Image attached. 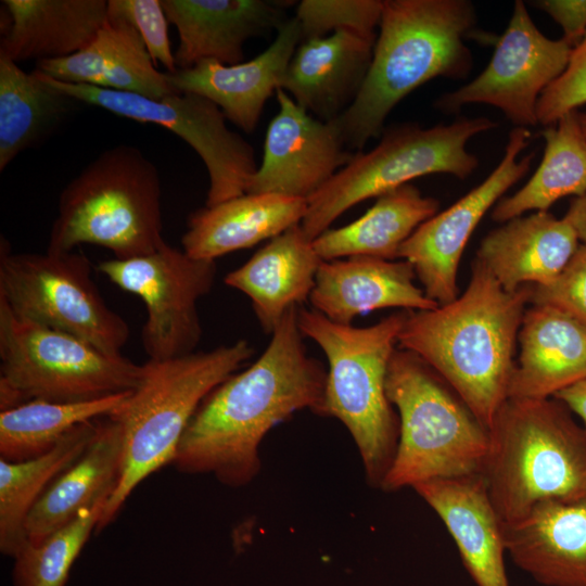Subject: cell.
Segmentation results:
<instances>
[{
    "label": "cell",
    "instance_id": "6da1fadb",
    "mask_svg": "<svg viewBox=\"0 0 586 586\" xmlns=\"http://www.w3.org/2000/svg\"><path fill=\"white\" fill-rule=\"evenodd\" d=\"M298 307L285 313L252 365L201 402L177 446L173 464L179 472L209 474L225 486L244 487L260 472L259 449L270 430L297 411L318 413L327 369L307 354Z\"/></svg>",
    "mask_w": 586,
    "mask_h": 586
},
{
    "label": "cell",
    "instance_id": "7a4b0ae2",
    "mask_svg": "<svg viewBox=\"0 0 586 586\" xmlns=\"http://www.w3.org/2000/svg\"><path fill=\"white\" fill-rule=\"evenodd\" d=\"M531 294L508 292L476 258L464 292L428 310H408L397 347L424 360L489 430L509 397L514 352Z\"/></svg>",
    "mask_w": 586,
    "mask_h": 586
},
{
    "label": "cell",
    "instance_id": "3957f363",
    "mask_svg": "<svg viewBox=\"0 0 586 586\" xmlns=\"http://www.w3.org/2000/svg\"><path fill=\"white\" fill-rule=\"evenodd\" d=\"M475 23L468 0H383L366 79L352 105L333 120L345 146L358 152L382 135L394 106L429 80L466 78L472 54L464 37Z\"/></svg>",
    "mask_w": 586,
    "mask_h": 586
},
{
    "label": "cell",
    "instance_id": "277c9868",
    "mask_svg": "<svg viewBox=\"0 0 586 586\" xmlns=\"http://www.w3.org/2000/svg\"><path fill=\"white\" fill-rule=\"evenodd\" d=\"M408 310L367 327L340 324L304 306L297 324L328 360L318 416L337 419L351 434L368 484L381 488L395 457L399 420L386 395V373Z\"/></svg>",
    "mask_w": 586,
    "mask_h": 586
},
{
    "label": "cell",
    "instance_id": "5b68a950",
    "mask_svg": "<svg viewBox=\"0 0 586 586\" xmlns=\"http://www.w3.org/2000/svg\"><path fill=\"white\" fill-rule=\"evenodd\" d=\"M482 475L502 524L542 501L586 496V431L553 397L508 398L489 428Z\"/></svg>",
    "mask_w": 586,
    "mask_h": 586
},
{
    "label": "cell",
    "instance_id": "8992f818",
    "mask_svg": "<svg viewBox=\"0 0 586 586\" xmlns=\"http://www.w3.org/2000/svg\"><path fill=\"white\" fill-rule=\"evenodd\" d=\"M246 340L206 352L142 365L138 385L112 416L123 429L124 464L105 504L95 534L110 525L135 488L173 463L178 443L196 408L219 383L253 355Z\"/></svg>",
    "mask_w": 586,
    "mask_h": 586
},
{
    "label": "cell",
    "instance_id": "52a82bcc",
    "mask_svg": "<svg viewBox=\"0 0 586 586\" xmlns=\"http://www.w3.org/2000/svg\"><path fill=\"white\" fill-rule=\"evenodd\" d=\"M103 246L116 259L160 249L162 187L156 166L138 148L118 144L91 161L62 190L47 252Z\"/></svg>",
    "mask_w": 586,
    "mask_h": 586
},
{
    "label": "cell",
    "instance_id": "ba28073f",
    "mask_svg": "<svg viewBox=\"0 0 586 586\" xmlns=\"http://www.w3.org/2000/svg\"><path fill=\"white\" fill-rule=\"evenodd\" d=\"M385 387L398 411L399 437L381 489L482 473L489 430L424 360L397 347Z\"/></svg>",
    "mask_w": 586,
    "mask_h": 586
},
{
    "label": "cell",
    "instance_id": "9c48e42d",
    "mask_svg": "<svg viewBox=\"0 0 586 586\" xmlns=\"http://www.w3.org/2000/svg\"><path fill=\"white\" fill-rule=\"evenodd\" d=\"M497 126L492 119L460 117L451 124L423 128L417 124L391 127L370 151H358L320 190L307 199L301 221L314 241L351 207L431 174L469 177L479 166L466 145L474 136Z\"/></svg>",
    "mask_w": 586,
    "mask_h": 586
},
{
    "label": "cell",
    "instance_id": "30bf717a",
    "mask_svg": "<svg viewBox=\"0 0 586 586\" xmlns=\"http://www.w3.org/2000/svg\"><path fill=\"white\" fill-rule=\"evenodd\" d=\"M142 365L17 317L0 298V410L33 399L93 400L131 392Z\"/></svg>",
    "mask_w": 586,
    "mask_h": 586
},
{
    "label": "cell",
    "instance_id": "8fae6325",
    "mask_svg": "<svg viewBox=\"0 0 586 586\" xmlns=\"http://www.w3.org/2000/svg\"><path fill=\"white\" fill-rule=\"evenodd\" d=\"M81 253H12L0 246V298L20 318L122 355L128 323L104 302Z\"/></svg>",
    "mask_w": 586,
    "mask_h": 586
},
{
    "label": "cell",
    "instance_id": "7c38bea8",
    "mask_svg": "<svg viewBox=\"0 0 586 586\" xmlns=\"http://www.w3.org/2000/svg\"><path fill=\"white\" fill-rule=\"evenodd\" d=\"M41 74L52 86L81 103L125 118L160 125L184 140L208 171L205 206L245 194L249 181L258 168L254 149L227 127L224 112L211 100L178 92L155 100L130 92L64 82Z\"/></svg>",
    "mask_w": 586,
    "mask_h": 586
},
{
    "label": "cell",
    "instance_id": "4fadbf2b",
    "mask_svg": "<svg viewBox=\"0 0 586 586\" xmlns=\"http://www.w3.org/2000/svg\"><path fill=\"white\" fill-rule=\"evenodd\" d=\"M97 269L144 303L141 341L149 359L167 360L195 352L202 336L198 302L215 284L216 260L194 258L165 242L150 254L112 258Z\"/></svg>",
    "mask_w": 586,
    "mask_h": 586
},
{
    "label": "cell",
    "instance_id": "5bb4252c",
    "mask_svg": "<svg viewBox=\"0 0 586 586\" xmlns=\"http://www.w3.org/2000/svg\"><path fill=\"white\" fill-rule=\"evenodd\" d=\"M572 50L563 38L546 37L525 3L517 0L485 69L467 85L443 94L434 105L450 114L467 104H488L499 109L515 127L536 126L538 99L564 72Z\"/></svg>",
    "mask_w": 586,
    "mask_h": 586
},
{
    "label": "cell",
    "instance_id": "9a60e30c",
    "mask_svg": "<svg viewBox=\"0 0 586 586\" xmlns=\"http://www.w3.org/2000/svg\"><path fill=\"white\" fill-rule=\"evenodd\" d=\"M530 137L527 128L514 127L497 167L456 203L421 224L400 246L398 258L412 266L425 295L438 306L458 297L459 263L483 216L530 170L535 153L518 158Z\"/></svg>",
    "mask_w": 586,
    "mask_h": 586
},
{
    "label": "cell",
    "instance_id": "2e32d148",
    "mask_svg": "<svg viewBox=\"0 0 586 586\" xmlns=\"http://www.w3.org/2000/svg\"><path fill=\"white\" fill-rule=\"evenodd\" d=\"M279 112L271 119L260 165L245 193H276L307 200L353 157L336 124L320 120L284 90H276Z\"/></svg>",
    "mask_w": 586,
    "mask_h": 586
},
{
    "label": "cell",
    "instance_id": "e0dca14e",
    "mask_svg": "<svg viewBox=\"0 0 586 586\" xmlns=\"http://www.w3.org/2000/svg\"><path fill=\"white\" fill-rule=\"evenodd\" d=\"M301 42L302 31L294 16L279 27L265 51L247 62L225 65L206 60L190 68L164 73L176 92L211 100L226 118L250 133L257 127L267 100L279 88Z\"/></svg>",
    "mask_w": 586,
    "mask_h": 586
},
{
    "label": "cell",
    "instance_id": "ac0fdd59",
    "mask_svg": "<svg viewBox=\"0 0 586 586\" xmlns=\"http://www.w3.org/2000/svg\"><path fill=\"white\" fill-rule=\"evenodd\" d=\"M178 33V69L206 60L241 63L246 40L263 36L288 20L282 2L265 0H161Z\"/></svg>",
    "mask_w": 586,
    "mask_h": 586
},
{
    "label": "cell",
    "instance_id": "d6986e66",
    "mask_svg": "<svg viewBox=\"0 0 586 586\" xmlns=\"http://www.w3.org/2000/svg\"><path fill=\"white\" fill-rule=\"evenodd\" d=\"M377 36L337 30L303 40L279 88L314 117L331 122L357 98L366 79Z\"/></svg>",
    "mask_w": 586,
    "mask_h": 586
},
{
    "label": "cell",
    "instance_id": "ffe728a7",
    "mask_svg": "<svg viewBox=\"0 0 586 586\" xmlns=\"http://www.w3.org/2000/svg\"><path fill=\"white\" fill-rule=\"evenodd\" d=\"M416 278L406 260L362 255L323 260L308 302L340 324H352L357 316L383 308H436L438 304L415 283Z\"/></svg>",
    "mask_w": 586,
    "mask_h": 586
},
{
    "label": "cell",
    "instance_id": "44dd1931",
    "mask_svg": "<svg viewBox=\"0 0 586 586\" xmlns=\"http://www.w3.org/2000/svg\"><path fill=\"white\" fill-rule=\"evenodd\" d=\"M451 535L476 586H510L502 523L482 473L435 479L412 487Z\"/></svg>",
    "mask_w": 586,
    "mask_h": 586
},
{
    "label": "cell",
    "instance_id": "7402d4cb",
    "mask_svg": "<svg viewBox=\"0 0 586 586\" xmlns=\"http://www.w3.org/2000/svg\"><path fill=\"white\" fill-rule=\"evenodd\" d=\"M507 553L545 586H586V496L537 504L502 524Z\"/></svg>",
    "mask_w": 586,
    "mask_h": 586
},
{
    "label": "cell",
    "instance_id": "603a6c76",
    "mask_svg": "<svg viewBox=\"0 0 586 586\" xmlns=\"http://www.w3.org/2000/svg\"><path fill=\"white\" fill-rule=\"evenodd\" d=\"M508 398H550L586 379V324L550 305L526 308Z\"/></svg>",
    "mask_w": 586,
    "mask_h": 586
},
{
    "label": "cell",
    "instance_id": "cb8c5ba5",
    "mask_svg": "<svg viewBox=\"0 0 586 586\" xmlns=\"http://www.w3.org/2000/svg\"><path fill=\"white\" fill-rule=\"evenodd\" d=\"M578 247L574 228L563 217L539 211L515 217L482 240L475 258L508 292L546 285L566 266Z\"/></svg>",
    "mask_w": 586,
    "mask_h": 586
},
{
    "label": "cell",
    "instance_id": "d4e9b609",
    "mask_svg": "<svg viewBox=\"0 0 586 586\" xmlns=\"http://www.w3.org/2000/svg\"><path fill=\"white\" fill-rule=\"evenodd\" d=\"M146 47L127 21L107 15L92 41L61 59L36 62L37 71L64 82L163 99L176 91L155 68Z\"/></svg>",
    "mask_w": 586,
    "mask_h": 586
},
{
    "label": "cell",
    "instance_id": "484cf974",
    "mask_svg": "<svg viewBox=\"0 0 586 586\" xmlns=\"http://www.w3.org/2000/svg\"><path fill=\"white\" fill-rule=\"evenodd\" d=\"M322 262L298 224L228 272L225 283L251 300L262 329L271 334L290 308L309 301Z\"/></svg>",
    "mask_w": 586,
    "mask_h": 586
},
{
    "label": "cell",
    "instance_id": "4316f807",
    "mask_svg": "<svg viewBox=\"0 0 586 586\" xmlns=\"http://www.w3.org/2000/svg\"><path fill=\"white\" fill-rule=\"evenodd\" d=\"M306 209L307 200L276 193H245L204 206L188 216L182 250L194 258L216 260L301 224Z\"/></svg>",
    "mask_w": 586,
    "mask_h": 586
},
{
    "label": "cell",
    "instance_id": "83f0119b",
    "mask_svg": "<svg viewBox=\"0 0 586 586\" xmlns=\"http://www.w3.org/2000/svg\"><path fill=\"white\" fill-rule=\"evenodd\" d=\"M123 464L122 425L113 417L101 418L86 451L55 479L31 509L26 523L28 543H41L85 508L109 500L119 483Z\"/></svg>",
    "mask_w": 586,
    "mask_h": 586
},
{
    "label": "cell",
    "instance_id": "f1b7e54d",
    "mask_svg": "<svg viewBox=\"0 0 586 586\" xmlns=\"http://www.w3.org/2000/svg\"><path fill=\"white\" fill-rule=\"evenodd\" d=\"M8 22L0 54L14 62L72 55L95 37L107 20L105 0H3Z\"/></svg>",
    "mask_w": 586,
    "mask_h": 586
},
{
    "label": "cell",
    "instance_id": "f546056e",
    "mask_svg": "<svg viewBox=\"0 0 586 586\" xmlns=\"http://www.w3.org/2000/svg\"><path fill=\"white\" fill-rule=\"evenodd\" d=\"M438 208L436 199L407 183L379 195L358 219L326 230L313 244L322 260L358 255L395 260L403 243Z\"/></svg>",
    "mask_w": 586,
    "mask_h": 586
},
{
    "label": "cell",
    "instance_id": "4dcf8cb0",
    "mask_svg": "<svg viewBox=\"0 0 586 586\" xmlns=\"http://www.w3.org/2000/svg\"><path fill=\"white\" fill-rule=\"evenodd\" d=\"M78 102L39 71L27 73L0 54V170L21 152L46 140Z\"/></svg>",
    "mask_w": 586,
    "mask_h": 586
},
{
    "label": "cell",
    "instance_id": "1f68e13d",
    "mask_svg": "<svg viewBox=\"0 0 586 586\" xmlns=\"http://www.w3.org/2000/svg\"><path fill=\"white\" fill-rule=\"evenodd\" d=\"M100 419L78 424L50 451L24 461L0 459V551L14 558L28 543V515L48 487L93 441Z\"/></svg>",
    "mask_w": 586,
    "mask_h": 586
},
{
    "label": "cell",
    "instance_id": "d6a6232c",
    "mask_svg": "<svg viewBox=\"0 0 586 586\" xmlns=\"http://www.w3.org/2000/svg\"><path fill=\"white\" fill-rule=\"evenodd\" d=\"M542 136L545 151L538 168L520 190L496 203L492 211L495 221L504 224L530 211H547L561 198L586 193V137L578 114L566 113Z\"/></svg>",
    "mask_w": 586,
    "mask_h": 586
},
{
    "label": "cell",
    "instance_id": "836d02e7",
    "mask_svg": "<svg viewBox=\"0 0 586 586\" xmlns=\"http://www.w3.org/2000/svg\"><path fill=\"white\" fill-rule=\"evenodd\" d=\"M130 392L77 402H26L0 411V459L17 462L50 451L78 424L114 415Z\"/></svg>",
    "mask_w": 586,
    "mask_h": 586
},
{
    "label": "cell",
    "instance_id": "e575fe53",
    "mask_svg": "<svg viewBox=\"0 0 586 586\" xmlns=\"http://www.w3.org/2000/svg\"><path fill=\"white\" fill-rule=\"evenodd\" d=\"M107 499L85 508L39 544L27 543L13 558V586H66L71 569L97 530Z\"/></svg>",
    "mask_w": 586,
    "mask_h": 586
},
{
    "label": "cell",
    "instance_id": "d590c367",
    "mask_svg": "<svg viewBox=\"0 0 586 586\" xmlns=\"http://www.w3.org/2000/svg\"><path fill=\"white\" fill-rule=\"evenodd\" d=\"M383 0H303L295 18L300 23L302 41L329 36L337 30H353L377 36Z\"/></svg>",
    "mask_w": 586,
    "mask_h": 586
},
{
    "label": "cell",
    "instance_id": "8d00e7d4",
    "mask_svg": "<svg viewBox=\"0 0 586 586\" xmlns=\"http://www.w3.org/2000/svg\"><path fill=\"white\" fill-rule=\"evenodd\" d=\"M107 15L123 18L135 27L154 63H161L167 73L177 69L161 0H109Z\"/></svg>",
    "mask_w": 586,
    "mask_h": 586
},
{
    "label": "cell",
    "instance_id": "74e56055",
    "mask_svg": "<svg viewBox=\"0 0 586 586\" xmlns=\"http://www.w3.org/2000/svg\"><path fill=\"white\" fill-rule=\"evenodd\" d=\"M586 103V34L573 48L564 72L542 93L538 124L550 126Z\"/></svg>",
    "mask_w": 586,
    "mask_h": 586
},
{
    "label": "cell",
    "instance_id": "f35d334b",
    "mask_svg": "<svg viewBox=\"0 0 586 586\" xmlns=\"http://www.w3.org/2000/svg\"><path fill=\"white\" fill-rule=\"evenodd\" d=\"M530 304L557 307L586 324V245H578L558 277L546 285H528Z\"/></svg>",
    "mask_w": 586,
    "mask_h": 586
},
{
    "label": "cell",
    "instance_id": "ab89813d",
    "mask_svg": "<svg viewBox=\"0 0 586 586\" xmlns=\"http://www.w3.org/2000/svg\"><path fill=\"white\" fill-rule=\"evenodd\" d=\"M532 3L561 26L563 39L573 48L586 34V0H539Z\"/></svg>",
    "mask_w": 586,
    "mask_h": 586
},
{
    "label": "cell",
    "instance_id": "60d3db41",
    "mask_svg": "<svg viewBox=\"0 0 586 586\" xmlns=\"http://www.w3.org/2000/svg\"><path fill=\"white\" fill-rule=\"evenodd\" d=\"M553 398L561 402L572 413L576 415L582 420L583 428L586 431V379L560 391Z\"/></svg>",
    "mask_w": 586,
    "mask_h": 586
},
{
    "label": "cell",
    "instance_id": "b9f144b4",
    "mask_svg": "<svg viewBox=\"0 0 586 586\" xmlns=\"http://www.w3.org/2000/svg\"><path fill=\"white\" fill-rule=\"evenodd\" d=\"M574 228L578 240L586 245V193L576 198L564 216Z\"/></svg>",
    "mask_w": 586,
    "mask_h": 586
},
{
    "label": "cell",
    "instance_id": "7bdbcfd3",
    "mask_svg": "<svg viewBox=\"0 0 586 586\" xmlns=\"http://www.w3.org/2000/svg\"><path fill=\"white\" fill-rule=\"evenodd\" d=\"M578 120L584 136L586 137V113L578 114Z\"/></svg>",
    "mask_w": 586,
    "mask_h": 586
}]
</instances>
